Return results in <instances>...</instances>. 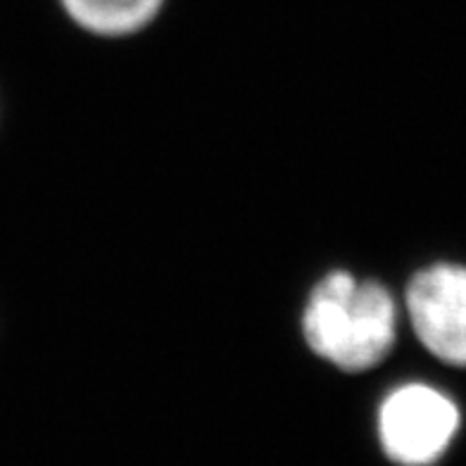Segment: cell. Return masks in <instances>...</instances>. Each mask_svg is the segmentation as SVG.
<instances>
[{"label": "cell", "instance_id": "cell-4", "mask_svg": "<svg viewBox=\"0 0 466 466\" xmlns=\"http://www.w3.org/2000/svg\"><path fill=\"white\" fill-rule=\"evenodd\" d=\"M74 26L98 38L141 34L165 10L167 0H57Z\"/></svg>", "mask_w": 466, "mask_h": 466}, {"label": "cell", "instance_id": "cell-2", "mask_svg": "<svg viewBox=\"0 0 466 466\" xmlns=\"http://www.w3.org/2000/svg\"><path fill=\"white\" fill-rule=\"evenodd\" d=\"M379 441L390 461L429 466L448 452L460 429V410L452 398L426 383H405L379 407Z\"/></svg>", "mask_w": 466, "mask_h": 466}, {"label": "cell", "instance_id": "cell-3", "mask_svg": "<svg viewBox=\"0 0 466 466\" xmlns=\"http://www.w3.org/2000/svg\"><path fill=\"white\" fill-rule=\"evenodd\" d=\"M405 309L431 355L466 367V267L441 262L417 271L405 290Z\"/></svg>", "mask_w": 466, "mask_h": 466}, {"label": "cell", "instance_id": "cell-1", "mask_svg": "<svg viewBox=\"0 0 466 466\" xmlns=\"http://www.w3.org/2000/svg\"><path fill=\"white\" fill-rule=\"evenodd\" d=\"M393 293L376 279L333 269L314 283L302 307V340L314 357L345 374L386 362L398 340Z\"/></svg>", "mask_w": 466, "mask_h": 466}]
</instances>
